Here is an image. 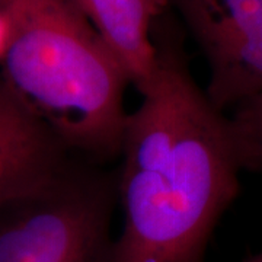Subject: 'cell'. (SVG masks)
<instances>
[{
	"label": "cell",
	"instance_id": "277c9868",
	"mask_svg": "<svg viewBox=\"0 0 262 262\" xmlns=\"http://www.w3.org/2000/svg\"><path fill=\"white\" fill-rule=\"evenodd\" d=\"M210 69L204 89L220 113L262 94V0H169Z\"/></svg>",
	"mask_w": 262,
	"mask_h": 262
},
{
	"label": "cell",
	"instance_id": "6da1fadb",
	"mask_svg": "<svg viewBox=\"0 0 262 262\" xmlns=\"http://www.w3.org/2000/svg\"><path fill=\"white\" fill-rule=\"evenodd\" d=\"M156 61L122 133L114 262H203L220 217L239 194L227 130L177 39L153 37Z\"/></svg>",
	"mask_w": 262,
	"mask_h": 262
},
{
	"label": "cell",
	"instance_id": "7a4b0ae2",
	"mask_svg": "<svg viewBox=\"0 0 262 262\" xmlns=\"http://www.w3.org/2000/svg\"><path fill=\"white\" fill-rule=\"evenodd\" d=\"M9 34L2 77L73 155L120 158L130 83L73 0H0Z\"/></svg>",
	"mask_w": 262,
	"mask_h": 262
},
{
	"label": "cell",
	"instance_id": "8992f818",
	"mask_svg": "<svg viewBox=\"0 0 262 262\" xmlns=\"http://www.w3.org/2000/svg\"><path fill=\"white\" fill-rule=\"evenodd\" d=\"M120 60L128 80L141 92L149 83L156 47L151 25L162 0H73Z\"/></svg>",
	"mask_w": 262,
	"mask_h": 262
},
{
	"label": "cell",
	"instance_id": "9c48e42d",
	"mask_svg": "<svg viewBox=\"0 0 262 262\" xmlns=\"http://www.w3.org/2000/svg\"><path fill=\"white\" fill-rule=\"evenodd\" d=\"M246 262H262V252L258 253L256 256H253V258H251V259H248Z\"/></svg>",
	"mask_w": 262,
	"mask_h": 262
},
{
	"label": "cell",
	"instance_id": "52a82bcc",
	"mask_svg": "<svg viewBox=\"0 0 262 262\" xmlns=\"http://www.w3.org/2000/svg\"><path fill=\"white\" fill-rule=\"evenodd\" d=\"M226 118L241 170L262 173V94L236 105Z\"/></svg>",
	"mask_w": 262,
	"mask_h": 262
},
{
	"label": "cell",
	"instance_id": "ba28073f",
	"mask_svg": "<svg viewBox=\"0 0 262 262\" xmlns=\"http://www.w3.org/2000/svg\"><path fill=\"white\" fill-rule=\"evenodd\" d=\"M8 34H9L8 20H6V16H5V15L2 13V10H0V60H2L3 53H5V48H6Z\"/></svg>",
	"mask_w": 262,
	"mask_h": 262
},
{
	"label": "cell",
	"instance_id": "5b68a950",
	"mask_svg": "<svg viewBox=\"0 0 262 262\" xmlns=\"http://www.w3.org/2000/svg\"><path fill=\"white\" fill-rule=\"evenodd\" d=\"M75 158L0 75V204L42 187Z\"/></svg>",
	"mask_w": 262,
	"mask_h": 262
},
{
	"label": "cell",
	"instance_id": "3957f363",
	"mask_svg": "<svg viewBox=\"0 0 262 262\" xmlns=\"http://www.w3.org/2000/svg\"><path fill=\"white\" fill-rule=\"evenodd\" d=\"M117 169L83 158L0 204V262H114Z\"/></svg>",
	"mask_w": 262,
	"mask_h": 262
}]
</instances>
